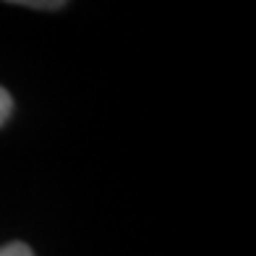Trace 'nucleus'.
<instances>
[{
  "instance_id": "f257e3e1",
  "label": "nucleus",
  "mask_w": 256,
  "mask_h": 256,
  "mask_svg": "<svg viewBox=\"0 0 256 256\" xmlns=\"http://www.w3.org/2000/svg\"><path fill=\"white\" fill-rule=\"evenodd\" d=\"M10 110H14V102H10V94L0 86V126L6 123V118L10 115Z\"/></svg>"
},
{
  "instance_id": "f03ea898",
  "label": "nucleus",
  "mask_w": 256,
  "mask_h": 256,
  "mask_svg": "<svg viewBox=\"0 0 256 256\" xmlns=\"http://www.w3.org/2000/svg\"><path fill=\"white\" fill-rule=\"evenodd\" d=\"M0 256H32V251L24 243H8L6 248H0Z\"/></svg>"
},
{
  "instance_id": "7ed1b4c3",
  "label": "nucleus",
  "mask_w": 256,
  "mask_h": 256,
  "mask_svg": "<svg viewBox=\"0 0 256 256\" xmlns=\"http://www.w3.org/2000/svg\"><path fill=\"white\" fill-rule=\"evenodd\" d=\"M18 6H24V8H63L60 0H48V3H42V0H32V3H21L18 0Z\"/></svg>"
}]
</instances>
